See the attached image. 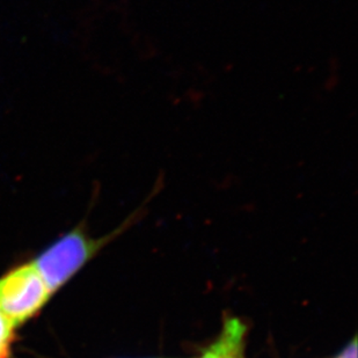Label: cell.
<instances>
[{
  "label": "cell",
  "instance_id": "obj_1",
  "mask_svg": "<svg viewBox=\"0 0 358 358\" xmlns=\"http://www.w3.org/2000/svg\"><path fill=\"white\" fill-rule=\"evenodd\" d=\"M99 247L100 241L90 239L77 229L48 247L33 264L52 294L94 255Z\"/></svg>",
  "mask_w": 358,
  "mask_h": 358
},
{
  "label": "cell",
  "instance_id": "obj_2",
  "mask_svg": "<svg viewBox=\"0 0 358 358\" xmlns=\"http://www.w3.org/2000/svg\"><path fill=\"white\" fill-rule=\"evenodd\" d=\"M50 294L34 264H24L0 278V312L15 327L36 315Z\"/></svg>",
  "mask_w": 358,
  "mask_h": 358
},
{
  "label": "cell",
  "instance_id": "obj_3",
  "mask_svg": "<svg viewBox=\"0 0 358 358\" xmlns=\"http://www.w3.org/2000/svg\"><path fill=\"white\" fill-rule=\"evenodd\" d=\"M247 327L238 318H227L215 343L206 349L202 358H245Z\"/></svg>",
  "mask_w": 358,
  "mask_h": 358
},
{
  "label": "cell",
  "instance_id": "obj_4",
  "mask_svg": "<svg viewBox=\"0 0 358 358\" xmlns=\"http://www.w3.org/2000/svg\"><path fill=\"white\" fill-rule=\"evenodd\" d=\"M13 329V324L0 312V358L8 357L10 345L14 338Z\"/></svg>",
  "mask_w": 358,
  "mask_h": 358
},
{
  "label": "cell",
  "instance_id": "obj_5",
  "mask_svg": "<svg viewBox=\"0 0 358 358\" xmlns=\"http://www.w3.org/2000/svg\"><path fill=\"white\" fill-rule=\"evenodd\" d=\"M336 358H357V338H352V343L347 345Z\"/></svg>",
  "mask_w": 358,
  "mask_h": 358
}]
</instances>
